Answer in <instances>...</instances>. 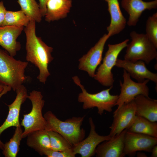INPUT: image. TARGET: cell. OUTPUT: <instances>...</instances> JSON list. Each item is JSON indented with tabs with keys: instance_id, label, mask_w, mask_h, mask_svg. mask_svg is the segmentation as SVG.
Wrapping results in <instances>:
<instances>
[{
	"instance_id": "obj_1",
	"label": "cell",
	"mask_w": 157,
	"mask_h": 157,
	"mask_svg": "<svg viewBox=\"0 0 157 157\" xmlns=\"http://www.w3.org/2000/svg\"><path fill=\"white\" fill-rule=\"evenodd\" d=\"M36 22L31 20L24 29L26 36V59L38 68L39 73L37 78L40 82L45 84L50 75L48 67L53 59L51 54L53 48L36 35Z\"/></svg>"
},
{
	"instance_id": "obj_12",
	"label": "cell",
	"mask_w": 157,
	"mask_h": 157,
	"mask_svg": "<svg viewBox=\"0 0 157 157\" xmlns=\"http://www.w3.org/2000/svg\"><path fill=\"white\" fill-rule=\"evenodd\" d=\"M16 96L13 101L8 105L9 112L7 117L0 126V137L2 133L7 129L14 126H21L19 121V115L22 105L27 98L28 94L26 88L23 85L16 90ZM4 143L0 138V149L2 150Z\"/></svg>"
},
{
	"instance_id": "obj_5",
	"label": "cell",
	"mask_w": 157,
	"mask_h": 157,
	"mask_svg": "<svg viewBox=\"0 0 157 157\" xmlns=\"http://www.w3.org/2000/svg\"><path fill=\"white\" fill-rule=\"evenodd\" d=\"M131 41L127 44L124 59L131 61L141 60L149 64L157 57V49L145 34L133 31Z\"/></svg>"
},
{
	"instance_id": "obj_31",
	"label": "cell",
	"mask_w": 157,
	"mask_h": 157,
	"mask_svg": "<svg viewBox=\"0 0 157 157\" xmlns=\"http://www.w3.org/2000/svg\"><path fill=\"white\" fill-rule=\"evenodd\" d=\"M48 0H39V6L43 17H44L46 12V3Z\"/></svg>"
},
{
	"instance_id": "obj_11",
	"label": "cell",
	"mask_w": 157,
	"mask_h": 157,
	"mask_svg": "<svg viewBox=\"0 0 157 157\" xmlns=\"http://www.w3.org/2000/svg\"><path fill=\"white\" fill-rule=\"evenodd\" d=\"M136 106L134 100L123 104L113 113V119L110 127L109 135L113 138L127 129L132 124L136 116Z\"/></svg>"
},
{
	"instance_id": "obj_10",
	"label": "cell",
	"mask_w": 157,
	"mask_h": 157,
	"mask_svg": "<svg viewBox=\"0 0 157 157\" xmlns=\"http://www.w3.org/2000/svg\"><path fill=\"white\" fill-rule=\"evenodd\" d=\"M124 154L133 155L137 151L151 152L157 145V138L127 130L124 140Z\"/></svg>"
},
{
	"instance_id": "obj_29",
	"label": "cell",
	"mask_w": 157,
	"mask_h": 157,
	"mask_svg": "<svg viewBox=\"0 0 157 157\" xmlns=\"http://www.w3.org/2000/svg\"><path fill=\"white\" fill-rule=\"evenodd\" d=\"M6 10L3 2L0 1V26H2L3 24Z\"/></svg>"
},
{
	"instance_id": "obj_16",
	"label": "cell",
	"mask_w": 157,
	"mask_h": 157,
	"mask_svg": "<svg viewBox=\"0 0 157 157\" xmlns=\"http://www.w3.org/2000/svg\"><path fill=\"white\" fill-rule=\"evenodd\" d=\"M24 28L23 26H0V45L11 56H15L21 48V44L17 39Z\"/></svg>"
},
{
	"instance_id": "obj_7",
	"label": "cell",
	"mask_w": 157,
	"mask_h": 157,
	"mask_svg": "<svg viewBox=\"0 0 157 157\" xmlns=\"http://www.w3.org/2000/svg\"><path fill=\"white\" fill-rule=\"evenodd\" d=\"M129 41L126 39L121 42L115 44H108V49L103 59V62L97 69L94 78L104 86H113L114 82L112 72L115 66L118 57L122 50L126 47Z\"/></svg>"
},
{
	"instance_id": "obj_22",
	"label": "cell",
	"mask_w": 157,
	"mask_h": 157,
	"mask_svg": "<svg viewBox=\"0 0 157 157\" xmlns=\"http://www.w3.org/2000/svg\"><path fill=\"white\" fill-rule=\"evenodd\" d=\"M129 131L157 138V123L136 115L132 124L127 129Z\"/></svg>"
},
{
	"instance_id": "obj_32",
	"label": "cell",
	"mask_w": 157,
	"mask_h": 157,
	"mask_svg": "<svg viewBox=\"0 0 157 157\" xmlns=\"http://www.w3.org/2000/svg\"><path fill=\"white\" fill-rule=\"evenodd\" d=\"M151 157H157V145L154 146L152 148L151 151Z\"/></svg>"
},
{
	"instance_id": "obj_23",
	"label": "cell",
	"mask_w": 157,
	"mask_h": 157,
	"mask_svg": "<svg viewBox=\"0 0 157 157\" xmlns=\"http://www.w3.org/2000/svg\"><path fill=\"white\" fill-rule=\"evenodd\" d=\"M23 131L21 126L16 127L15 132L9 141L4 144L2 150L5 157H16L19 150V146Z\"/></svg>"
},
{
	"instance_id": "obj_2",
	"label": "cell",
	"mask_w": 157,
	"mask_h": 157,
	"mask_svg": "<svg viewBox=\"0 0 157 157\" xmlns=\"http://www.w3.org/2000/svg\"><path fill=\"white\" fill-rule=\"evenodd\" d=\"M44 117L47 123L46 129L58 133L73 146L84 139L85 132L81 126L85 116L73 117L63 121L51 111H48L44 114Z\"/></svg>"
},
{
	"instance_id": "obj_25",
	"label": "cell",
	"mask_w": 157,
	"mask_h": 157,
	"mask_svg": "<svg viewBox=\"0 0 157 157\" xmlns=\"http://www.w3.org/2000/svg\"><path fill=\"white\" fill-rule=\"evenodd\" d=\"M31 20L21 10L17 11L7 10L2 26L26 27Z\"/></svg>"
},
{
	"instance_id": "obj_6",
	"label": "cell",
	"mask_w": 157,
	"mask_h": 157,
	"mask_svg": "<svg viewBox=\"0 0 157 157\" xmlns=\"http://www.w3.org/2000/svg\"><path fill=\"white\" fill-rule=\"evenodd\" d=\"M41 92L33 90L30 92L27 98L32 105L31 111L24 115L20 124L24 128L22 138H26L31 133L38 130L46 129L47 122L42 114L45 101Z\"/></svg>"
},
{
	"instance_id": "obj_4",
	"label": "cell",
	"mask_w": 157,
	"mask_h": 157,
	"mask_svg": "<svg viewBox=\"0 0 157 157\" xmlns=\"http://www.w3.org/2000/svg\"><path fill=\"white\" fill-rule=\"evenodd\" d=\"M72 78L74 83L82 90V92L78 95V101L83 103L82 107L84 109L96 107L98 113L100 115H102L104 111L109 112L112 111L113 108L115 106L118 97V95H111L110 93L113 86L99 92L91 94L88 92L81 84L78 76H74Z\"/></svg>"
},
{
	"instance_id": "obj_20",
	"label": "cell",
	"mask_w": 157,
	"mask_h": 157,
	"mask_svg": "<svg viewBox=\"0 0 157 157\" xmlns=\"http://www.w3.org/2000/svg\"><path fill=\"white\" fill-rule=\"evenodd\" d=\"M135 114L153 122L157 121V100L143 95L136 96L134 99Z\"/></svg>"
},
{
	"instance_id": "obj_28",
	"label": "cell",
	"mask_w": 157,
	"mask_h": 157,
	"mask_svg": "<svg viewBox=\"0 0 157 157\" xmlns=\"http://www.w3.org/2000/svg\"><path fill=\"white\" fill-rule=\"evenodd\" d=\"M44 155L48 157H74L76 154L74 152L72 148L63 151L48 150L44 152Z\"/></svg>"
},
{
	"instance_id": "obj_24",
	"label": "cell",
	"mask_w": 157,
	"mask_h": 157,
	"mask_svg": "<svg viewBox=\"0 0 157 157\" xmlns=\"http://www.w3.org/2000/svg\"><path fill=\"white\" fill-rule=\"evenodd\" d=\"M21 10L31 20L40 23L43 17L39 4L35 0H18Z\"/></svg>"
},
{
	"instance_id": "obj_14",
	"label": "cell",
	"mask_w": 157,
	"mask_h": 157,
	"mask_svg": "<svg viewBox=\"0 0 157 157\" xmlns=\"http://www.w3.org/2000/svg\"><path fill=\"white\" fill-rule=\"evenodd\" d=\"M115 66L125 70L138 82L142 83L146 79H148L157 83V74L150 71L143 61H131L117 58Z\"/></svg>"
},
{
	"instance_id": "obj_13",
	"label": "cell",
	"mask_w": 157,
	"mask_h": 157,
	"mask_svg": "<svg viewBox=\"0 0 157 157\" xmlns=\"http://www.w3.org/2000/svg\"><path fill=\"white\" fill-rule=\"evenodd\" d=\"M89 122L90 129L88 136L72 147L75 154H79L82 157L93 156L95 154L96 149L99 144L112 138L109 134L105 136L98 134L96 131L95 126L91 117L89 118Z\"/></svg>"
},
{
	"instance_id": "obj_27",
	"label": "cell",
	"mask_w": 157,
	"mask_h": 157,
	"mask_svg": "<svg viewBox=\"0 0 157 157\" xmlns=\"http://www.w3.org/2000/svg\"><path fill=\"white\" fill-rule=\"evenodd\" d=\"M145 34L149 40L157 48V13L149 16L146 23Z\"/></svg>"
},
{
	"instance_id": "obj_19",
	"label": "cell",
	"mask_w": 157,
	"mask_h": 157,
	"mask_svg": "<svg viewBox=\"0 0 157 157\" xmlns=\"http://www.w3.org/2000/svg\"><path fill=\"white\" fill-rule=\"evenodd\" d=\"M72 6L71 0H48L44 16L45 20L49 22L65 17Z\"/></svg>"
},
{
	"instance_id": "obj_8",
	"label": "cell",
	"mask_w": 157,
	"mask_h": 157,
	"mask_svg": "<svg viewBox=\"0 0 157 157\" xmlns=\"http://www.w3.org/2000/svg\"><path fill=\"white\" fill-rule=\"evenodd\" d=\"M123 81H120L121 92L115 104L117 106L116 109L124 104L134 100L138 95L142 94L149 97V89L147 85L149 80L146 79L142 83L136 82L132 80L129 74L125 70L123 69Z\"/></svg>"
},
{
	"instance_id": "obj_9",
	"label": "cell",
	"mask_w": 157,
	"mask_h": 157,
	"mask_svg": "<svg viewBox=\"0 0 157 157\" xmlns=\"http://www.w3.org/2000/svg\"><path fill=\"white\" fill-rule=\"evenodd\" d=\"M110 37L108 33L104 34L87 53L79 59V69L87 72L90 76L94 77L96 70L102 59L105 45Z\"/></svg>"
},
{
	"instance_id": "obj_30",
	"label": "cell",
	"mask_w": 157,
	"mask_h": 157,
	"mask_svg": "<svg viewBox=\"0 0 157 157\" xmlns=\"http://www.w3.org/2000/svg\"><path fill=\"white\" fill-rule=\"evenodd\" d=\"M11 89L10 87L0 83V99L3 95L6 94Z\"/></svg>"
},
{
	"instance_id": "obj_21",
	"label": "cell",
	"mask_w": 157,
	"mask_h": 157,
	"mask_svg": "<svg viewBox=\"0 0 157 157\" xmlns=\"http://www.w3.org/2000/svg\"><path fill=\"white\" fill-rule=\"evenodd\" d=\"M26 137L27 145L40 155H44L46 151L51 149L49 136L46 129L33 131Z\"/></svg>"
},
{
	"instance_id": "obj_26",
	"label": "cell",
	"mask_w": 157,
	"mask_h": 157,
	"mask_svg": "<svg viewBox=\"0 0 157 157\" xmlns=\"http://www.w3.org/2000/svg\"><path fill=\"white\" fill-rule=\"evenodd\" d=\"M47 131L50 139L51 150L63 151L72 148L73 146L58 133L51 131Z\"/></svg>"
},
{
	"instance_id": "obj_3",
	"label": "cell",
	"mask_w": 157,
	"mask_h": 157,
	"mask_svg": "<svg viewBox=\"0 0 157 157\" xmlns=\"http://www.w3.org/2000/svg\"><path fill=\"white\" fill-rule=\"evenodd\" d=\"M28 64L27 62L16 60L0 49V83L15 91L27 79L25 73Z\"/></svg>"
},
{
	"instance_id": "obj_18",
	"label": "cell",
	"mask_w": 157,
	"mask_h": 157,
	"mask_svg": "<svg viewBox=\"0 0 157 157\" xmlns=\"http://www.w3.org/2000/svg\"><path fill=\"white\" fill-rule=\"evenodd\" d=\"M108 5V10L111 17L107 30L110 36L118 34L125 28L126 21L120 9L118 0H104Z\"/></svg>"
},
{
	"instance_id": "obj_17",
	"label": "cell",
	"mask_w": 157,
	"mask_h": 157,
	"mask_svg": "<svg viewBox=\"0 0 157 157\" xmlns=\"http://www.w3.org/2000/svg\"><path fill=\"white\" fill-rule=\"evenodd\" d=\"M122 7L129 15L127 22L129 26H135L143 12L157 8V0L145 2L142 0H122Z\"/></svg>"
},
{
	"instance_id": "obj_15",
	"label": "cell",
	"mask_w": 157,
	"mask_h": 157,
	"mask_svg": "<svg viewBox=\"0 0 157 157\" xmlns=\"http://www.w3.org/2000/svg\"><path fill=\"white\" fill-rule=\"evenodd\" d=\"M127 129L99 144L95 151L97 157H123L124 140Z\"/></svg>"
}]
</instances>
